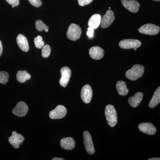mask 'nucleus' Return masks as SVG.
I'll return each instance as SVG.
<instances>
[{
	"instance_id": "nucleus-25",
	"label": "nucleus",
	"mask_w": 160,
	"mask_h": 160,
	"mask_svg": "<svg viewBox=\"0 0 160 160\" xmlns=\"http://www.w3.org/2000/svg\"><path fill=\"white\" fill-rule=\"evenodd\" d=\"M9 75L8 72L5 71L0 72V83L5 85L9 81Z\"/></svg>"
},
{
	"instance_id": "nucleus-19",
	"label": "nucleus",
	"mask_w": 160,
	"mask_h": 160,
	"mask_svg": "<svg viewBox=\"0 0 160 160\" xmlns=\"http://www.w3.org/2000/svg\"><path fill=\"white\" fill-rule=\"evenodd\" d=\"M102 18L100 14H95L92 16L88 22L89 27L93 29H97L101 23Z\"/></svg>"
},
{
	"instance_id": "nucleus-12",
	"label": "nucleus",
	"mask_w": 160,
	"mask_h": 160,
	"mask_svg": "<svg viewBox=\"0 0 160 160\" xmlns=\"http://www.w3.org/2000/svg\"><path fill=\"white\" fill-rule=\"evenodd\" d=\"M28 111V107L26 103L23 102L18 103L16 107L12 110V112L16 116L20 117L25 116Z\"/></svg>"
},
{
	"instance_id": "nucleus-7",
	"label": "nucleus",
	"mask_w": 160,
	"mask_h": 160,
	"mask_svg": "<svg viewBox=\"0 0 160 160\" xmlns=\"http://www.w3.org/2000/svg\"><path fill=\"white\" fill-rule=\"evenodd\" d=\"M84 144L86 151L89 154H92L95 152V149L92 142L91 135L89 132L85 131L83 132Z\"/></svg>"
},
{
	"instance_id": "nucleus-26",
	"label": "nucleus",
	"mask_w": 160,
	"mask_h": 160,
	"mask_svg": "<svg viewBox=\"0 0 160 160\" xmlns=\"http://www.w3.org/2000/svg\"><path fill=\"white\" fill-rule=\"evenodd\" d=\"M42 49V56L44 58H47L50 55L51 53V47L49 45H44Z\"/></svg>"
},
{
	"instance_id": "nucleus-8",
	"label": "nucleus",
	"mask_w": 160,
	"mask_h": 160,
	"mask_svg": "<svg viewBox=\"0 0 160 160\" xmlns=\"http://www.w3.org/2000/svg\"><path fill=\"white\" fill-rule=\"evenodd\" d=\"M62 77L60 79L59 83L61 86L66 87L69 82V79L71 76V70L69 67L64 66L61 69Z\"/></svg>"
},
{
	"instance_id": "nucleus-31",
	"label": "nucleus",
	"mask_w": 160,
	"mask_h": 160,
	"mask_svg": "<svg viewBox=\"0 0 160 160\" xmlns=\"http://www.w3.org/2000/svg\"><path fill=\"white\" fill-rule=\"evenodd\" d=\"M3 52V46L2 45V42L0 40V56L2 55Z\"/></svg>"
},
{
	"instance_id": "nucleus-29",
	"label": "nucleus",
	"mask_w": 160,
	"mask_h": 160,
	"mask_svg": "<svg viewBox=\"0 0 160 160\" xmlns=\"http://www.w3.org/2000/svg\"><path fill=\"white\" fill-rule=\"evenodd\" d=\"M6 1L12 6H17L19 4V0H6Z\"/></svg>"
},
{
	"instance_id": "nucleus-10",
	"label": "nucleus",
	"mask_w": 160,
	"mask_h": 160,
	"mask_svg": "<svg viewBox=\"0 0 160 160\" xmlns=\"http://www.w3.org/2000/svg\"><path fill=\"white\" fill-rule=\"evenodd\" d=\"M25 138L22 135L18 134L16 131H13L12 136L9 138V142L15 149L19 148L20 146L23 142Z\"/></svg>"
},
{
	"instance_id": "nucleus-22",
	"label": "nucleus",
	"mask_w": 160,
	"mask_h": 160,
	"mask_svg": "<svg viewBox=\"0 0 160 160\" xmlns=\"http://www.w3.org/2000/svg\"><path fill=\"white\" fill-rule=\"evenodd\" d=\"M31 78V75L26 70L18 71L17 74V79L20 83L25 82Z\"/></svg>"
},
{
	"instance_id": "nucleus-33",
	"label": "nucleus",
	"mask_w": 160,
	"mask_h": 160,
	"mask_svg": "<svg viewBox=\"0 0 160 160\" xmlns=\"http://www.w3.org/2000/svg\"><path fill=\"white\" fill-rule=\"evenodd\" d=\"M160 158H155L149 159V160H160Z\"/></svg>"
},
{
	"instance_id": "nucleus-28",
	"label": "nucleus",
	"mask_w": 160,
	"mask_h": 160,
	"mask_svg": "<svg viewBox=\"0 0 160 160\" xmlns=\"http://www.w3.org/2000/svg\"><path fill=\"white\" fill-rule=\"evenodd\" d=\"M79 5L81 6H84L89 5L93 0H78Z\"/></svg>"
},
{
	"instance_id": "nucleus-30",
	"label": "nucleus",
	"mask_w": 160,
	"mask_h": 160,
	"mask_svg": "<svg viewBox=\"0 0 160 160\" xmlns=\"http://www.w3.org/2000/svg\"><path fill=\"white\" fill-rule=\"evenodd\" d=\"M93 34H94V29L89 27L88 29V31L87 32V35L88 37L92 38L93 37Z\"/></svg>"
},
{
	"instance_id": "nucleus-9",
	"label": "nucleus",
	"mask_w": 160,
	"mask_h": 160,
	"mask_svg": "<svg viewBox=\"0 0 160 160\" xmlns=\"http://www.w3.org/2000/svg\"><path fill=\"white\" fill-rule=\"evenodd\" d=\"M115 19L114 13L111 10H107L106 14L101 20V27L103 29L108 28L112 24Z\"/></svg>"
},
{
	"instance_id": "nucleus-16",
	"label": "nucleus",
	"mask_w": 160,
	"mask_h": 160,
	"mask_svg": "<svg viewBox=\"0 0 160 160\" xmlns=\"http://www.w3.org/2000/svg\"><path fill=\"white\" fill-rule=\"evenodd\" d=\"M17 42L18 46L22 51L27 52L29 50V43L26 37L20 34L17 38Z\"/></svg>"
},
{
	"instance_id": "nucleus-3",
	"label": "nucleus",
	"mask_w": 160,
	"mask_h": 160,
	"mask_svg": "<svg viewBox=\"0 0 160 160\" xmlns=\"http://www.w3.org/2000/svg\"><path fill=\"white\" fill-rule=\"evenodd\" d=\"M82 34L81 27L77 24H72L69 26L67 32V38L72 41H76L80 38Z\"/></svg>"
},
{
	"instance_id": "nucleus-2",
	"label": "nucleus",
	"mask_w": 160,
	"mask_h": 160,
	"mask_svg": "<svg viewBox=\"0 0 160 160\" xmlns=\"http://www.w3.org/2000/svg\"><path fill=\"white\" fill-rule=\"evenodd\" d=\"M105 114L108 125L111 127L115 126L117 123L118 117L114 106L111 105H107L105 108Z\"/></svg>"
},
{
	"instance_id": "nucleus-4",
	"label": "nucleus",
	"mask_w": 160,
	"mask_h": 160,
	"mask_svg": "<svg viewBox=\"0 0 160 160\" xmlns=\"http://www.w3.org/2000/svg\"><path fill=\"white\" fill-rule=\"evenodd\" d=\"M140 33L142 34L156 35L159 32V26L152 24H147L141 26L138 29Z\"/></svg>"
},
{
	"instance_id": "nucleus-14",
	"label": "nucleus",
	"mask_w": 160,
	"mask_h": 160,
	"mask_svg": "<svg viewBox=\"0 0 160 160\" xmlns=\"http://www.w3.org/2000/svg\"><path fill=\"white\" fill-rule=\"evenodd\" d=\"M139 130L142 132L150 135L155 134L157 129L154 125L150 123H142L138 126Z\"/></svg>"
},
{
	"instance_id": "nucleus-34",
	"label": "nucleus",
	"mask_w": 160,
	"mask_h": 160,
	"mask_svg": "<svg viewBox=\"0 0 160 160\" xmlns=\"http://www.w3.org/2000/svg\"><path fill=\"white\" fill-rule=\"evenodd\" d=\"M153 1H156V2H160V0H152Z\"/></svg>"
},
{
	"instance_id": "nucleus-24",
	"label": "nucleus",
	"mask_w": 160,
	"mask_h": 160,
	"mask_svg": "<svg viewBox=\"0 0 160 160\" xmlns=\"http://www.w3.org/2000/svg\"><path fill=\"white\" fill-rule=\"evenodd\" d=\"M35 46L38 49H42L45 45V42L43 41V38L41 36H38L34 39Z\"/></svg>"
},
{
	"instance_id": "nucleus-13",
	"label": "nucleus",
	"mask_w": 160,
	"mask_h": 160,
	"mask_svg": "<svg viewBox=\"0 0 160 160\" xmlns=\"http://www.w3.org/2000/svg\"><path fill=\"white\" fill-rule=\"evenodd\" d=\"M122 4L126 9L133 13L137 12L140 6L139 3L135 0H121Z\"/></svg>"
},
{
	"instance_id": "nucleus-32",
	"label": "nucleus",
	"mask_w": 160,
	"mask_h": 160,
	"mask_svg": "<svg viewBox=\"0 0 160 160\" xmlns=\"http://www.w3.org/2000/svg\"><path fill=\"white\" fill-rule=\"evenodd\" d=\"M64 159L62 158H54L52 159V160H64Z\"/></svg>"
},
{
	"instance_id": "nucleus-21",
	"label": "nucleus",
	"mask_w": 160,
	"mask_h": 160,
	"mask_svg": "<svg viewBox=\"0 0 160 160\" xmlns=\"http://www.w3.org/2000/svg\"><path fill=\"white\" fill-rule=\"evenodd\" d=\"M160 102V87L156 89L152 96V98L149 103V107L153 108L156 107Z\"/></svg>"
},
{
	"instance_id": "nucleus-15",
	"label": "nucleus",
	"mask_w": 160,
	"mask_h": 160,
	"mask_svg": "<svg viewBox=\"0 0 160 160\" xmlns=\"http://www.w3.org/2000/svg\"><path fill=\"white\" fill-rule=\"evenodd\" d=\"M89 54L93 59L100 60L104 56V50L99 46H93L89 49Z\"/></svg>"
},
{
	"instance_id": "nucleus-18",
	"label": "nucleus",
	"mask_w": 160,
	"mask_h": 160,
	"mask_svg": "<svg viewBox=\"0 0 160 160\" xmlns=\"http://www.w3.org/2000/svg\"><path fill=\"white\" fill-rule=\"evenodd\" d=\"M143 98V94L142 92H138L133 96L129 98L128 102L132 107H137L140 105Z\"/></svg>"
},
{
	"instance_id": "nucleus-5",
	"label": "nucleus",
	"mask_w": 160,
	"mask_h": 160,
	"mask_svg": "<svg viewBox=\"0 0 160 160\" xmlns=\"http://www.w3.org/2000/svg\"><path fill=\"white\" fill-rule=\"evenodd\" d=\"M142 43L139 40L127 39L122 40L119 43V46L123 49H131L140 47Z\"/></svg>"
},
{
	"instance_id": "nucleus-27",
	"label": "nucleus",
	"mask_w": 160,
	"mask_h": 160,
	"mask_svg": "<svg viewBox=\"0 0 160 160\" xmlns=\"http://www.w3.org/2000/svg\"><path fill=\"white\" fill-rule=\"evenodd\" d=\"M28 1L32 6L36 7H39L42 4L41 0H28Z\"/></svg>"
},
{
	"instance_id": "nucleus-20",
	"label": "nucleus",
	"mask_w": 160,
	"mask_h": 160,
	"mask_svg": "<svg viewBox=\"0 0 160 160\" xmlns=\"http://www.w3.org/2000/svg\"><path fill=\"white\" fill-rule=\"evenodd\" d=\"M116 88L120 95H126L129 92V89L127 88L126 83L124 81H118L116 84Z\"/></svg>"
},
{
	"instance_id": "nucleus-11",
	"label": "nucleus",
	"mask_w": 160,
	"mask_h": 160,
	"mask_svg": "<svg viewBox=\"0 0 160 160\" xmlns=\"http://www.w3.org/2000/svg\"><path fill=\"white\" fill-rule=\"evenodd\" d=\"M81 96L84 103L88 104L90 102L92 97V90L90 85L83 86L81 90Z\"/></svg>"
},
{
	"instance_id": "nucleus-23",
	"label": "nucleus",
	"mask_w": 160,
	"mask_h": 160,
	"mask_svg": "<svg viewBox=\"0 0 160 160\" xmlns=\"http://www.w3.org/2000/svg\"><path fill=\"white\" fill-rule=\"evenodd\" d=\"M36 28L38 31L41 32L44 30L46 32L49 31V27L43 22L41 20H38L35 22Z\"/></svg>"
},
{
	"instance_id": "nucleus-6",
	"label": "nucleus",
	"mask_w": 160,
	"mask_h": 160,
	"mask_svg": "<svg viewBox=\"0 0 160 160\" xmlns=\"http://www.w3.org/2000/svg\"><path fill=\"white\" fill-rule=\"evenodd\" d=\"M67 113V109L65 106L59 105L55 109L49 112V117L52 119H59L65 117Z\"/></svg>"
},
{
	"instance_id": "nucleus-1",
	"label": "nucleus",
	"mask_w": 160,
	"mask_h": 160,
	"mask_svg": "<svg viewBox=\"0 0 160 160\" xmlns=\"http://www.w3.org/2000/svg\"><path fill=\"white\" fill-rule=\"evenodd\" d=\"M145 68L142 65L137 64L132 66L131 69L126 71V76L131 81H136L142 76Z\"/></svg>"
},
{
	"instance_id": "nucleus-17",
	"label": "nucleus",
	"mask_w": 160,
	"mask_h": 160,
	"mask_svg": "<svg viewBox=\"0 0 160 160\" xmlns=\"http://www.w3.org/2000/svg\"><path fill=\"white\" fill-rule=\"evenodd\" d=\"M61 146L63 149L66 150H72L75 147L76 143L74 139L72 138H66L61 140Z\"/></svg>"
}]
</instances>
